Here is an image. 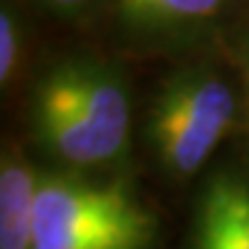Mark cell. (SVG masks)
<instances>
[{
	"instance_id": "3957f363",
	"label": "cell",
	"mask_w": 249,
	"mask_h": 249,
	"mask_svg": "<svg viewBox=\"0 0 249 249\" xmlns=\"http://www.w3.org/2000/svg\"><path fill=\"white\" fill-rule=\"evenodd\" d=\"M235 120V95L210 71H187L155 99L148 132L173 176H192L210 160Z\"/></svg>"
},
{
	"instance_id": "7a4b0ae2",
	"label": "cell",
	"mask_w": 249,
	"mask_h": 249,
	"mask_svg": "<svg viewBox=\"0 0 249 249\" xmlns=\"http://www.w3.org/2000/svg\"><path fill=\"white\" fill-rule=\"evenodd\" d=\"M157 224L123 185L42 176L33 249H150Z\"/></svg>"
},
{
	"instance_id": "5b68a950",
	"label": "cell",
	"mask_w": 249,
	"mask_h": 249,
	"mask_svg": "<svg viewBox=\"0 0 249 249\" xmlns=\"http://www.w3.org/2000/svg\"><path fill=\"white\" fill-rule=\"evenodd\" d=\"M198 219L213 224L240 249H249V187L233 178L210 182Z\"/></svg>"
},
{
	"instance_id": "277c9868",
	"label": "cell",
	"mask_w": 249,
	"mask_h": 249,
	"mask_svg": "<svg viewBox=\"0 0 249 249\" xmlns=\"http://www.w3.org/2000/svg\"><path fill=\"white\" fill-rule=\"evenodd\" d=\"M42 176L14 155L0 164V249H33Z\"/></svg>"
},
{
	"instance_id": "9c48e42d",
	"label": "cell",
	"mask_w": 249,
	"mask_h": 249,
	"mask_svg": "<svg viewBox=\"0 0 249 249\" xmlns=\"http://www.w3.org/2000/svg\"><path fill=\"white\" fill-rule=\"evenodd\" d=\"M44 2L55 9H60V12H79V9L88 7L90 2H95V0H44Z\"/></svg>"
},
{
	"instance_id": "6da1fadb",
	"label": "cell",
	"mask_w": 249,
	"mask_h": 249,
	"mask_svg": "<svg viewBox=\"0 0 249 249\" xmlns=\"http://www.w3.org/2000/svg\"><path fill=\"white\" fill-rule=\"evenodd\" d=\"M129 123L127 88L102 65H62L37 88L39 141L70 164L99 166L116 160L129 141Z\"/></svg>"
},
{
	"instance_id": "8992f818",
	"label": "cell",
	"mask_w": 249,
	"mask_h": 249,
	"mask_svg": "<svg viewBox=\"0 0 249 249\" xmlns=\"http://www.w3.org/2000/svg\"><path fill=\"white\" fill-rule=\"evenodd\" d=\"M224 0H118L127 21L136 26H173L213 17Z\"/></svg>"
},
{
	"instance_id": "52a82bcc",
	"label": "cell",
	"mask_w": 249,
	"mask_h": 249,
	"mask_svg": "<svg viewBox=\"0 0 249 249\" xmlns=\"http://www.w3.org/2000/svg\"><path fill=\"white\" fill-rule=\"evenodd\" d=\"M18 60V26L12 9L0 12V81L7 83L14 76Z\"/></svg>"
},
{
	"instance_id": "ba28073f",
	"label": "cell",
	"mask_w": 249,
	"mask_h": 249,
	"mask_svg": "<svg viewBox=\"0 0 249 249\" xmlns=\"http://www.w3.org/2000/svg\"><path fill=\"white\" fill-rule=\"evenodd\" d=\"M198 235H196V249H240L231 238H226L213 224L198 219Z\"/></svg>"
}]
</instances>
